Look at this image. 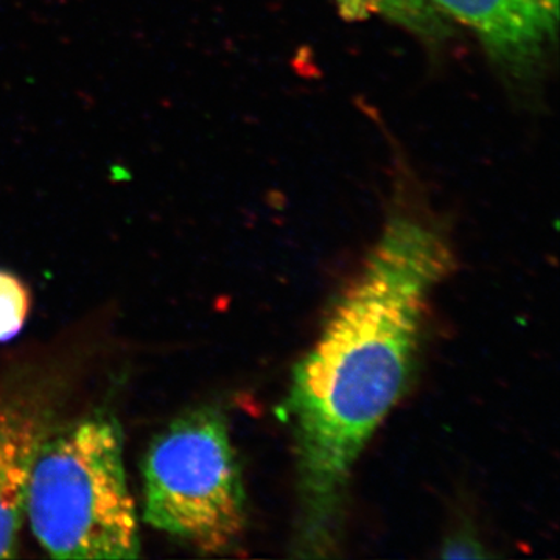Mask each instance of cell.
Masks as SVG:
<instances>
[{"mask_svg": "<svg viewBox=\"0 0 560 560\" xmlns=\"http://www.w3.org/2000/svg\"><path fill=\"white\" fill-rule=\"evenodd\" d=\"M25 515L51 558H139L124 433L113 416H90L54 436L47 433L33 460Z\"/></svg>", "mask_w": 560, "mask_h": 560, "instance_id": "2", "label": "cell"}, {"mask_svg": "<svg viewBox=\"0 0 560 560\" xmlns=\"http://www.w3.org/2000/svg\"><path fill=\"white\" fill-rule=\"evenodd\" d=\"M143 521L206 555H223L246 528V493L230 427L219 410L184 412L151 441L142 464Z\"/></svg>", "mask_w": 560, "mask_h": 560, "instance_id": "3", "label": "cell"}, {"mask_svg": "<svg viewBox=\"0 0 560 560\" xmlns=\"http://www.w3.org/2000/svg\"><path fill=\"white\" fill-rule=\"evenodd\" d=\"M31 311L27 287L11 272L0 270V341L20 334Z\"/></svg>", "mask_w": 560, "mask_h": 560, "instance_id": "7", "label": "cell"}, {"mask_svg": "<svg viewBox=\"0 0 560 560\" xmlns=\"http://www.w3.org/2000/svg\"><path fill=\"white\" fill-rule=\"evenodd\" d=\"M485 547L470 534L459 533L445 541L441 558L444 559H482L486 558Z\"/></svg>", "mask_w": 560, "mask_h": 560, "instance_id": "8", "label": "cell"}, {"mask_svg": "<svg viewBox=\"0 0 560 560\" xmlns=\"http://www.w3.org/2000/svg\"><path fill=\"white\" fill-rule=\"evenodd\" d=\"M345 20H381L396 25L425 46L438 47L452 38L451 22L430 0H330Z\"/></svg>", "mask_w": 560, "mask_h": 560, "instance_id": "6", "label": "cell"}, {"mask_svg": "<svg viewBox=\"0 0 560 560\" xmlns=\"http://www.w3.org/2000/svg\"><path fill=\"white\" fill-rule=\"evenodd\" d=\"M452 267L440 224L397 202L298 363L285 408L296 455L298 558L337 552L353 467L407 388L431 293Z\"/></svg>", "mask_w": 560, "mask_h": 560, "instance_id": "1", "label": "cell"}, {"mask_svg": "<svg viewBox=\"0 0 560 560\" xmlns=\"http://www.w3.org/2000/svg\"><path fill=\"white\" fill-rule=\"evenodd\" d=\"M514 79L534 75L558 40L560 0H430Z\"/></svg>", "mask_w": 560, "mask_h": 560, "instance_id": "4", "label": "cell"}, {"mask_svg": "<svg viewBox=\"0 0 560 560\" xmlns=\"http://www.w3.org/2000/svg\"><path fill=\"white\" fill-rule=\"evenodd\" d=\"M47 436L38 415L0 401V559L16 556L33 460Z\"/></svg>", "mask_w": 560, "mask_h": 560, "instance_id": "5", "label": "cell"}]
</instances>
